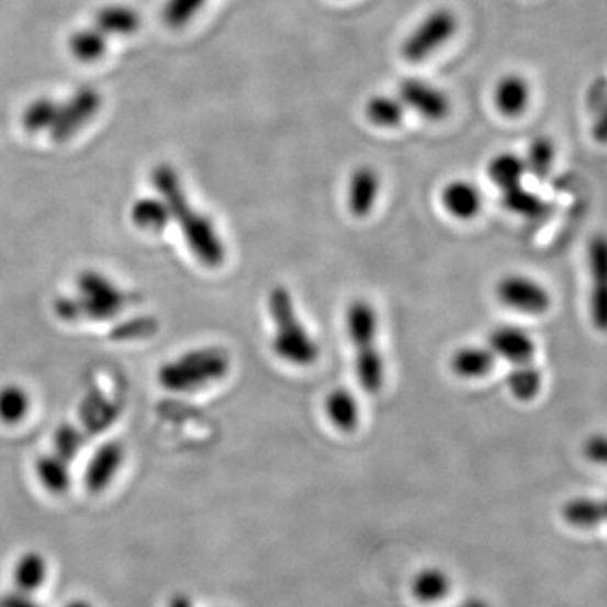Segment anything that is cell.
Returning <instances> with one entry per match:
<instances>
[{"instance_id":"1","label":"cell","mask_w":607,"mask_h":607,"mask_svg":"<svg viewBox=\"0 0 607 607\" xmlns=\"http://www.w3.org/2000/svg\"><path fill=\"white\" fill-rule=\"evenodd\" d=\"M153 184L171 212L172 222L181 228L186 245L198 262L216 269L226 259V247L210 216L196 210L186 196L184 186L172 166L159 165L153 171Z\"/></svg>"},{"instance_id":"2","label":"cell","mask_w":607,"mask_h":607,"mask_svg":"<svg viewBox=\"0 0 607 607\" xmlns=\"http://www.w3.org/2000/svg\"><path fill=\"white\" fill-rule=\"evenodd\" d=\"M345 331L353 346L358 385L363 392L376 395L385 386L386 367L379 342V311L368 299H353L346 306Z\"/></svg>"},{"instance_id":"3","label":"cell","mask_w":607,"mask_h":607,"mask_svg":"<svg viewBox=\"0 0 607 607\" xmlns=\"http://www.w3.org/2000/svg\"><path fill=\"white\" fill-rule=\"evenodd\" d=\"M267 311L273 326V355L291 367H313L319 360V342L299 316L294 295L285 285H276L269 292Z\"/></svg>"},{"instance_id":"4","label":"cell","mask_w":607,"mask_h":607,"mask_svg":"<svg viewBox=\"0 0 607 607\" xmlns=\"http://www.w3.org/2000/svg\"><path fill=\"white\" fill-rule=\"evenodd\" d=\"M232 370L228 351L218 346L191 349L160 367L157 379L171 392L190 393L222 382Z\"/></svg>"},{"instance_id":"5","label":"cell","mask_w":607,"mask_h":607,"mask_svg":"<svg viewBox=\"0 0 607 607\" xmlns=\"http://www.w3.org/2000/svg\"><path fill=\"white\" fill-rule=\"evenodd\" d=\"M140 27V15L128 5H106L97 12L87 30L77 31L69 40V52L78 61L93 63L102 58L106 37L128 36Z\"/></svg>"},{"instance_id":"6","label":"cell","mask_w":607,"mask_h":607,"mask_svg":"<svg viewBox=\"0 0 607 607\" xmlns=\"http://www.w3.org/2000/svg\"><path fill=\"white\" fill-rule=\"evenodd\" d=\"M74 297L77 301L80 317L95 321L113 319L124 311L128 302L127 294L99 272L81 273L78 277L77 294Z\"/></svg>"},{"instance_id":"7","label":"cell","mask_w":607,"mask_h":607,"mask_svg":"<svg viewBox=\"0 0 607 607\" xmlns=\"http://www.w3.org/2000/svg\"><path fill=\"white\" fill-rule=\"evenodd\" d=\"M495 295L503 306L527 316H542L552 306L549 289L525 273H506L496 282Z\"/></svg>"},{"instance_id":"8","label":"cell","mask_w":607,"mask_h":607,"mask_svg":"<svg viewBox=\"0 0 607 607\" xmlns=\"http://www.w3.org/2000/svg\"><path fill=\"white\" fill-rule=\"evenodd\" d=\"M458 30V19L449 9L430 12L402 44V56L411 63L426 61Z\"/></svg>"},{"instance_id":"9","label":"cell","mask_w":607,"mask_h":607,"mask_svg":"<svg viewBox=\"0 0 607 607\" xmlns=\"http://www.w3.org/2000/svg\"><path fill=\"white\" fill-rule=\"evenodd\" d=\"M100 109H102V95L97 88L90 85L78 88L65 102L58 100L55 122L48 131L49 137L55 143H65L81 131L100 112Z\"/></svg>"},{"instance_id":"10","label":"cell","mask_w":607,"mask_h":607,"mask_svg":"<svg viewBox=\"0 0 607 607\" xmlns=\"http://www.w3.org/2000/svg\"><path fill=\"white\" fill-rule=\"evenodd\" d=\"M589 314L594 328L607 333V235H596L587 245Z\"/></svg>"},{"instance_id":"11","label":"cell","mask_w":607,"mask_h":607,"mask_svg":"<svg viewBox=\"0 0 607 607\" xmlns=\"http://www.w3.org/2000/svg\"><path fill=\"white\" fill-rule=\"evenodd\" d=\"M398 99L404 106L420 113L424 119H429V121H442L451 110V102L442 90L432 87L427 81L417 80V78H407L402 81L398 87Z\"/></svg>"},{"instance_id":"12","label":"cell","mask_w":607,"mask_h":607,"mask_svg":"<svg viewBox=\"0 0 607 607\" xmlns=\"http://www.w3.org/2000/svg\"><path fill=\"white\" fill-rule=\"evenodd\" d=\"M487 348L492 349L496 358L512 364L530 363L537 351L530 333L515 324L496 326L487 336Z\"/></svg>"},{"instance_id":"13","label":"cell","mask_w":607,"mask_h":607,"mask_svg":"<svg viewBox=\"0 0 607 607\" xmlns=\"http://www.w3.org/2000/svg\"><path fill=\"white\" fill-rule=\"evenodd\" d=\"M382 179L371 166H360L346 184V207L355 218H367L379 201Z\"/></svg>"},{"instance_id":"14","label":"cell","mask_w":607,"mask_h":607,"mask_svg":"<svg viewBox=\"0 0 607 607\" xmlns=\"http://www.w3.org/2000/svg\"><path fill=\"white\" fill-rule=\"evenodd\" d=\"M125 461V449L121 442L110 440L91 456L85 470V486L93 495H100L113 483Z\"/></svg>"},{"instance_id":"15","label":"cell","mask_w":607,"mask_h":607,"mask_svg":"<svg viewBox=\"0 0 607 607\" xmlns=\"http://www.w3.org/2000/svg\"><path fill=\"white\" fill-rule=\"evenodd\" d=\"M443 210L459 222H470L480 215L483 207V194L480 188L465 179H456L443 186L440 193Z\"/></svg>"},{"instance_id":"16","label":"cell","mask_w":607,"mask_h":607,"mask_svg":"<svg viewBox=\"0 0 607 607\" xmlns=\"http://www.w3.org/2000/svg\"><path fill=\"white\" fill-rule=\"evenodd\" d=\"M496 357L492 349L481 345H465L456 349L449 360L452 373L461 380H481L495 370Z\"/></svg>"},{"instance_id":"17","label":"cell","mask_w":607,"mask_h":607,"mask_svg":"<svg viewBox=\"0 0 607 607\" xmlns=\"http://www.w3.org/2000/svg\"><path fill=\"white\" fill-rule=\"evenodd\" d=\"M49 577V560L40 550H26L15 559L12 584L15 589L36 594Z\"/></svg>"},{"instance_id":"18","label":"cell","mask_w":607,"mask_h":607,"mask_svg":"<svg viewBox=\"0 0 607 607\" xmlns=\"http://www.w3.org/2000/svg\"><path fill=\"white\" fill-rule=\"evenodd\" d=\"M324 412L329 423L341 432H353L361 420V407L357 395L351 390L339 386L324 398Z\"/></svg>"},{"instance_id":"19","label":"cell","mask_w":607,"mask_h":607,"mask_svg":"<svg viewBox=\"0 0 607 607\" xmlns=\"http://www.w3.org/2000/svg\"><path fill=\"white\" fill-rule=\"evenodd\" d=\"M531 90L528 81L520 75H506L496 83V110L505 116H520L530 103Z\"/></svg>"},{"instance_id":"20","label":"cell","mask_w":607,"mask_h":607,"mask_svg":"<svg viewBox=\"0 0 607 607\" xmlns=\"http://www.w3.org/2000/svg\"><path fill=\"white\" fill-rule=\"evenodd\" d=\"M121 414V408L113 402L106 401L100 393H88L80 405L81 429L87 436L102 434L115 424Z\"/></svg>"},{"instance_id":"21","label":"cell","mask_w":607,"mask_h":607,"mask_svg":"<svg viewBox=\"0 0 607 607\" xmlns=\"http://www.w3.org/2000/svg\"><path fill=\"white\" fill-rule=\"evenodd\" d=\"M37 481L46 492L53 495H63L71 487V462L65 461L58 454H44L34 464Z\"/></svg>"},{"instance_id":"22","label":"cell","mask_w":607,"mask_h":607,"mask_svg":"<svg viewBox=\"0 0 607 607\" xmlns=\"http://www.w3.org/2000/svg\"><path fill=\"white\" fill-rule=\"evenodd\" d=\"M487 176L493 184L499 188V191L512 190L515 186H520L527 176V166L524 157L517 154L502 153L493 157L487 165Z\"/></svg>"},{"instance_id":"23","label":"cell","mask_w":607,"mask_h":607,"mask_svg":"<svg viewBox=\"0 0 607 607\" xmlns=\"http://www.w3.org/2000/svg\"><path fill=\"white\" fill-rule=\"evenodd\" d=\"M132 222L144 232H165L172 222L169 206L162 198H143L134 203L131 212Z\"/></svg>"},{"instance_id":"24","label":"cell","mask_w":607,"mask_h":607,"mask_svg":"<svg viewBox=\"0 0 607 607\" xmlns=\"http://www.w3.org/2000/svg\"><path fill=\"white\" fill-rule=\"evenodd\" d=\"M502 203L509 213L521 218L539 220L549 213V203L533 191L525 190L521 184L503 191Z\"/></svg>"},{"instance_id":"25","label":"cell","mask_w":607,"mask_h":607,"mask_svg":"<svg viewBox=\"0 0 607 607\" xmlns=\"http://www.w3.org/2000/svg\"><path fill=\"white\" fill-rule=\"evenodd\" d=\"M562 517L572 527L591 528L607 521V498H574L565 503Z\"/></svg>"},{"instance_id":"26","label":"cell","mask_w":607,"mask_h":607,"mask_svg":"<svg viewBox=\"0 0 607 607\" xmlns=\"http://www.w3.org/2000/svg\"><path fill=\"white\" fill-rule=\"evenodd\" d=\"M543 385L542 371L530 363L513 364L506 375V386L517 401L530 402L539 396Z\"/></svg>"},{"instance_id":"27","label":"cell","mask_w":607,"mask_h":607,"mask_svg":"<svg viewBox=\"0 0 607 607\" xmlns=\"http://www.w3.org/2000/svg\"><path fill=\"white\" fill-rule=\"evenodd\" d=\"M404 103L401 102V99L376 95L367 103L368 121L376 127H398L404 121Z\"/></svg>"},{"instance_id":"28","label":"cell","mask_w":607,"mask_h":607,"mask_svg":"<svg viewBox=\"0 0 607 607\" xmlns=\"http://www.w3.org/2000/svg\"><path fill=\"white\" fill-rule=\"evenodd\" d=\"M524 160L527 166V175L543 181L552 172L553 162H555V146L549 137H537L528 146Z\"/></svg>"},{"instance_id":"29","label":"cell","mask_w":607,"mask_h":607,"mask_svg":"<svg viewBox=\"0 0 607 607\" xmlns=\"http://www.w3.org/2000/svg\"><path fill=\"white\" fill-rule=\"evenodd\" d=\"M56 106H58V100L52 99V97H40V99L31 102L21 116L24 131L30 132V134L49 131L53 122H55Z\"/></svg>"},{"instance_id":"30","label":"cell","mask_w":607,"mask_h":607,"mask_svg":"<svg viewBox=\"0 0 607 607\" xmlns=\"http://www.w3.org/2000/svg\"><path fill=\"white\" fill-rule=\"evenodd\" d=\"M449 582L448 575L443 572L432 569V571H424L415 577L414 584H412V593L423 603H437L442 597L448 596Z\"/></svg>"},{"instance_id":"31","label":"cell","mask_w":607,"mask_h":607,"mask_svg":"<svg viewBox=\"0 0 607 607\" xmlns=\"http://www.w3.org/2000/svg\"><path fill=\"white\" fill-rule=\"evenodd\" d=\"M30 412V396L21 386L5 385L0 389V420L19 424Z\"/></svg>"},{"instance_id":"32","label":"cell","mask_w":607,"mask_h":607,"mask_svg":"<svg viewBox=\"0 0 607 607\" xmlns=\"http://www.w3.org/2000/svg\"><path fill=\"white\" fill-rule=\"evenodd\" d=\"M87 437L83 429H78V427L71 426V424H63L56 430L55 437H53V448H55L53 452L58 454L59 458L65 459V461L74 462L78 452L83 449Z\"/></svg>"},{"instance_id":"33","label":"cell","mask_w":607,"mask_h":607,"mask_svg":"<svg viewBox=\"0 0 607 607\" xmlns=\"http://www.w3.org/2000/svg\"><path fill=\"white\" fill-rule=\"evenodd\" d=\"M206 0H168L165 5V22L171 27H182L193 21Z\"/></svg>"},{"instance_id":"34","label":"cell","mask_w":607,"mask_h":607,"mask_svg":"<svg viewBox=\"0 0 607 607\" xmlns=\"http://www.w3.org/2000/svg\"><path fill=\"white\" fill-rule=\"evenodd\" d=\"M156 331L157 321L153 317L143 316L127 321L122 326H116L112 336L115 339H121V341H127V339L149 338Z\"/></svg>"},{"instance_id":"35","label":"cell","mask_w":607,"mask_h":607,"mask_svg":"<svg viewBox=\"0 0 607 607\" xmlns=\"http://www.w3.org/2000/svg\"><path fill=\"white\" fill-rule=\"evenodd\" d=\"M582 452L587 461L594 464L607 465V436L606 434H594L584 442Z\"/></svg>"},{"instance_id":"36","label":"cell","mask_w":607,"mask_h":607,"mask_svg":"<svg viewBox=\"0 0 607 607\" xmlns=\"http://www.w3.org/2000/svg\"><path fill=\"white\" fill-rule=\"evenodd\" d=\"M0 604H2V607H44L36 599V594L24 593V591L15 589V587L0 594Z\"/></svg>"},{"instance_id":"37","label":"cell","mask_w":607,"mask_h":607,"mask_svg":"<svg viewBox=\"0 0 607 607\" xmlns=\"http://www.w3.org/2000/svg\"><path fill=\"white\" fill-rule=\"evenodd\" d=\"M593 137L597 143L607 144V102L597 109L596 121L593 125Z\"/></svg>"},{"instance_id":"38","label":"cell","mask_w":607,"mask_h":607,"mask_svg":"<svg viewBox=\"0 0 607 607\" xmlns=\"http://www.w3.org/2000/svg\"><path fill=\"white\" fill-rule=\"evenodd\" d=\"M166 607H194V603L188 594L178 593L169 599L168 606Z\"/></svg>"},{"instance_id":"39","label":"cell","mask_w":607,"mask_h":607,"mask_svg":"<svg viewBox=\"0 0 607 607\" xmlns=\"http://www.w3.org/2000/svg\"><path fill=\"white\" fill-rule=\"evenodd\" d=\"M63 607H97L95 604L90 603L88 599H83V597H78V599H71L69 603H66Z\"/></svg>"},{"instance_id":"40","label":"cell","mask_w":607,"mask_h":607,"mask_svg":"<svg viewBox=\"0 0 607 607\" xmlns=\"http://www.w3.org/2000/svg\"><path fill=\"white\" fill-rule=\"evenodd\" d=\"M461 607H490L487 604H484L483 600H468V603L462 604Z\"/></svg>"},{"instance_id":"41","label":"cell","mask_w":607,"mask_h":607,"mask_svg":"<svg viewBox=\"0 0 607 607\" xmlns=\"http://www.w3.org/2000/svg\"><path fill=\"white\" fill-rule=\"evenodd\" d=\"M0 607H2V604H0Z\"/></svg>"}]
</instances>
